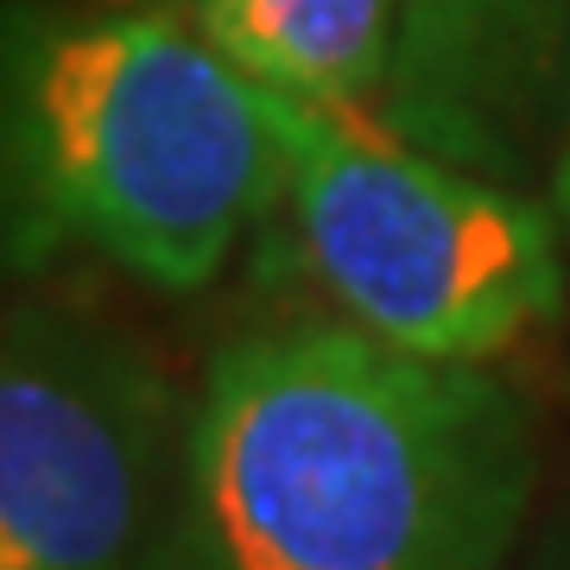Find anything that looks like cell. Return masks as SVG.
<instances>
[{
    "instance_id": "cell-1",
    "label": "cell",
    "mask_w": 570,
    "mask_h": 570,
    "mask_svg": "<svg viewBox=\"0 0 570 570\" xmlns=\"http://www.w3.org/2000/svg\"><path fill=\"white\" fill-rule=\"evenodd\" d=\"M532 494L539 419L501 374L279 324L209 355L159 564L501 570Z\"/></svg>"
},
{
    "instance_id": "cell-2",
    "label": "cell",
    "mask_w": 570,
    "mask_h": 570,
    "mask_svg": "<svg viewBox=\"0 0 570 570\" xmlns=\"http://www.w3.org/2000/svg\"><path fill=\"white\" fill-rule=\"evenodd\" d=\"M285 190L261 89L153 7L0 0V266L204 292Z\"/></svg>"
},
{
    "instance_id": "cell-3",
    "label": "cell",
    "mask_w": 570,
    "mask_h": 570,
    "mask_svg": "<svg viewBox=\"0 0 570 570\" xmlns=\"http://www.w3.org/2000/svg\"><path fill=\"white\" fill-rule=\"evenodd\" d=\"M285 153V197L317 279L412 355L489 362L564 311L558 216L508 178L438 159L381 121L254 82Z\"/></svg>"
},
{
    "instance_id": "cell-4",
    "label": "cell",
    "mask_w": 570,
    "mask_h": 570,
    "mask_svg": "<svg viewBox=\"0 0 570 570\" xmlns=\"http://www.w3.org/2000/svg\"><path fill=\"white\" fill-rule=\"evenodd\" d=\"M178 393L140 343L70 311L0 317V570H140L184 456Z\"/></svg>"
},
{
    "instance_id": "cell-5",
    "label": "cell",
    "mask_w": 570,
    "mask_h": 570,
    "mask_svg": "<svg viewBox=\"0 0 570 570\" xmlns=\"http://www.w3.org/2000/svg\"><path fill=\"white\" fill-rule=\"evenodd\" d=\"M570 108V0H400L381 121L489 178H520Z\"/></svg>"
},
{
    "instance_id": "cell-6",
    "label": "cell",
    "mask_w": 570,
    "mask_h": 570,
    "mask_svg": "<svg viewBox=\"0 0 570 570\" xmlns=\"http://www.w3.org/2000/svg\"><path fill=\"white\" fill-rule=\"evenodd\" d=\"M184 26L247 82L330 108H381L400 0H184Z\"/></svg>"
},
{
    "instance_id": "cell-7",
    "label": "cell",
    "mask_w": 570,
    "mask_h": 570,
    "mask_svg": "<svg viewBox=\"0 0 570 570\" xmlns=\"http://www.w3.org/2000/svg\"><path fill=\"white\" fill-rule=\"evenodd\" d=\"M527 570H570V520L558 532H546V546L527 558Z\"/></svg>"
},
{
    "instance_id": "cell-8",
    "label": "cell",
    "mask_w": 570,
    "mask_h": 570,
    "mask_svg": "<svg viewBox=\"0 0 570 570\" xmlns=\"http://www.w3.org/2000/svg\"><path fill=\"white\" fill-rule=\"evenodd\" d=\"M551 216H558V228H570V140L551 165Z\"/></svg>"
}]
</instances>
